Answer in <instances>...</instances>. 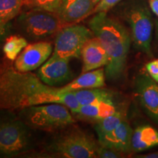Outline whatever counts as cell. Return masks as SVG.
Masks as SVG:
<instances>
[{"instance_id": "6da1fadb", "label": "cell", "mask_w": 158, "mask_h": 158, "mask_svg": "<svg viewBox=\"0 0 158 158\" xmlns=\"http://www.w3.org/2000/svg\"><path fill=\"white\" fill-rule=\"evenodd\" d=\"M51 102L64 105L71 112L80 106L73 92L48 86L30 72L13 68L0 70V109H24Z\"/></svg>"}, {"instance_id": "7402d4cb", "label": "cell", "mask_w": 158, "mask_h": 158, "mask_svg": "<svg viewBox=\"0 0 158 158\" xmlns=\"http://www.w3.org/2000/svg\"><path fill=\"white\" fill-rule=\"evenodd\" d=\"M62 0H27V2L35 8L56 13Z\"/></svg>"}, {"instance_id": "9c48e42d", "label": "cell", "mask_w": 158, "mask_h": 158, "mask_svg": "<svg viewBox=\"0 0 158 158\" xmlns=\"http://www.w3.org/2000/svg\"><path fill=\"white\" fill-rule=\"evenodd\" d=\"M135 91L145 113L158 124V83L149 74H140L135 80Z\"/></svg>"}, {"instance_id": "8fae6325", "label": "cell", "mask_w": 158, "mask_h": 158, "mask_svg": "<svg viewBox=\"0 0 158 158\" xmlns=\"http://www.w3.org/2000/svg\"><path fill=\"white\" fill-rule=\"evenodd\" d=\"M70 60L52 54L37 71V76L43 83L51 86L68 82L73 78L69 64Z\"/></svg>"}, {"instance_id": "7a4b0ae2", "label": "cell", "mask_w": 158, "mask_h": 158, "mask_svg": "<svg viewBox=\"0 0 158 158\" xmlns=\"http://www.w3.org/2000/svg\"><path fill=\"white\" fill-rule=\"evenodd\" d=\"M89 27L109 57L105 73L108 80L116 81L123 76L131 44V35L117 20L108 16L106 12L95 13Z\"/></svg>"}, {"instance_id": "5b68a950", "label": "cell", "mask_w": 158, "mask_h": 158, "mask_svg": "<svg viewBox=\"0 0 158 158\" xmlns=\"http://www.w3.org/2000/svg\"><path fill=\"white\" fill-rule=\"evenodd\" d=\"M98 144L88 134L80 130H73L54 139L48 150L67 158L98 157Z\"/></svg>"}, {"instance_id": "83f0119b", "label": "cell", "mask_w": 158, "mask_h": 158, "mask_svg": "<svg viewBox=\"0 0 158 158\" xmlns=\"http://www.w3.org/2000/svg\"><path fill=\"white\" fill-rule=\"evenodd\" d=\"M138 157H141V158H158V151L155 152L147 154V155L139 156Z\"/></svg>"}, {"instance_id": "cb8c5ba5", "label": "cell", "mask_w": 158, "mask_h": 158, "mask_svg": "<svg viewBox=\"0 0 158 158\" xmlns=\"http://www.w3.org/2000/svg\"><path fill=\"white\" fill-rule=\"evenodd\" d=\"M122 0H100L94 7L92 13L95 14L100 12H107L113 8L114 6L122 2Z\"/></svg>"}, {"instance_id": "ffe728a7", "label": "cell", "mask_w": 158, "mask_h": 158, "mask_svg": "<svg viewBox=\"0 0 158 158\" xmlns=\"http://www.w3.org/2000/svg\"><path fill=\"white\" fill-rule=\"evenodd\" d=\"M28 45L27 40L19 35H13L6 40L3 51L9 60L14 61Z\"/></svg>"}, {"instance_id": "44dd1931", "label": "cell", "mask_w": 158, "mask_h": 158, "mask_svg": "<svg viewBox=\"0 0 158 158\" xmlns=\"http://www.w3.org/2000/svg\"><path fill=\"white\" fill-rule=\"evenodd\" d=\"M27 0H0V21L9 22L19 14Z\"/></svg>"}, {"instance_id": "ac0fdd59", "label": "cell", "mask_w": 158, "mask_h": 158, "mask_svg": "<svg viewBox=\"0 0 158 158\" xmlns=\"http://www.w3.org/2000/svg\"><path fill=\"white\" fill-rule=\"evenodd\" d=\"M77 101L80 106L106 102L114 103V94L109 90L100 88L84 89L73 91Z\"/></svg>"}, {"instance_id": "5bb4252c", "label": "cell", "mask_w": 158, "mask_h": 158, "mask_svg": "<svg viewBox=\"0 0 158 158\" xmlns=\"http://www.w3.org/2000/svg\"><path fill=\"white\" fill-rule=\"evenodd\" d=\"M133 133V130L125 118L111 133L99 141V144L117 150L122 154L128 153L131 152Z\"/></svg>"}, {"instance_id": "30bf717a", "label": "cell", "mask_w": 158, "mask_h": 158, "mask_svg": "<svg viewBox=\"0 0 158 158\" xmlns=\"http://www.w3.org/2000/svg\"><path fill=\"white\" fill-rule=\"evenodd\" d=\"M52 50V45L45 41L27 45L15 60V68L20 72H31L46 62Z\"/></svg>"}, {"instance_id": "2e32d148", "label": "cell", "mask_w": 158, "mask_h": 158, "mask_svg": "<svg viewBox=\"0 0 158 158\" xmlns=\"http://www.w3.org/2000/svg\"><path fill=\"white\" fill-rule=\"evenodd\" d=\"M158 147V131L149 125L138 126L133 130L131 152H141Z\"/></svg>"}, {"instance_id": "d6986e66", "label": "cell", "mask_w": 158, "mask_h": 158, "mask_svg": "<svg viewBox=\"0 0 158 158\" xmlns=\"http://www.w3.org/2000/svg\"><path fill=\"white\" fill-rule=\"evenodd\" d=\"M125 118L126 114L123 110H116L111 115L97 122L94 128L98 135V141L111 133Z\"/></svg>"}, {"instance_id": "d4e9b609", "label": "cell", "mask_w": 158, "mask_h": 158, "mask_svg": "<svg viewBox=\"0 0 158 158\" xmlns=\"http://www.w3.org/2000/svg\"><path fill=\"white\" fill-rule=\"evenodd\" d=\"M146 70L148 74L158 83V59L153 60L146 65Z\"/></svg>"}, {"instance_id": "603a6c76", "label": "cell", "mask_w": 158, "mask_h": 158, "mask_svg": "<svg viewBox=\"0 0 158 158\" xmlns=\"http://www.w3.org/2000/svg\"><path fill=\"white\" fill-rule=\"evenodd\" d=\"M97 155L98 157L100 158H118L122 157V153L116 149L103 147L99 144L97 149Z\"/></svg>"}, {"instance_id": "3957f363", "label": "cell", "mask_w": 158, "mask_h": 158, "mask_svg": "<svg viewBox=\"0 0 158 158\" xmlns=\"http://www.w3.org/2000/svg\"><path fill=\"white\" fill-rule=\"evenodd\" d=\"M64 105L51 102L23 109L25 124L35 129L52 131L73 124L75 120Z\"/></svg>"}, {"instance_id": "ba28073f", "label": "cell", "mask_w": 158, "mask_h": 158, "mask_svg": "<svg viewBox=\"0 0 158 158\" xmlns=\"http://www.w3.org/2000/svg\"><path fill=\"white\" fill-rule=\"evenodd\" d=\"M30 137L24 122L17 119L0 120V155H16L27 151Z\"/></svg>"}, {"instance_id": "f1b7e54d", "label": "cell", "mask_w": 158, "mask_h": 158, "mask_svg": "<svg viewBox=\"0 0 158 158\" xmlns=\"http://www.w3.org/2000/svg\"><path fill=\"white\" fill-rule=\"evenodd\" d=\"M92 1H93V2H94V5H97V4H98V2H100V0H92Z\"/></svg>"}, {"instance_id": "7c38bea8", "label": "cell", "mask_w": 158, "mask_h": 158, "mask_svg": "<svg viewBox=\"0 0 158 158\" xmlns=\"http://www.w3.org/2000/svg\"><path fill=\"white\" fill-rule=\"evenodd\" d=\"M94 7L92 0H62L56 14L63 24H70L92 13Z\"/></svg>"}, {"instance_id": "52a82bcc", "label": "cell", "mask_w": 158, "mask_h": 158, "mask_svg": "<svg viewBox=\"0 0 158 158\" xmlns=\"http://www.w3.org/2000/svg\"><path fill=\"white\" fill-rule=\"evenodd\" d=\"M94 37L89 28L75 24L62 28L55 39L53 55L67 59L79 58L84 45Z\"/></svg>"}, {"instance_id": "4316f807", "label": "cell", "mask_w": 158, "mask_h": 158, "mask_svg": "<svg viewBox=\"0 0 158 158\" xmlns=\"http://www.w3.org/2000/svg\"><path fill=\"white\" fill-rule=\"evenodd\" d=\"M149 8L158 17V0H148Z\"/></svg>"}, {"instance_id": "4fadbf2b", "label": "cell", "mask_w": 158, "mask_h": 158, "mask_svg": "<svg viewBox=\"0 0 158 158\" xmlns=\"http://www.w3.org/2000/svg\"><path fill=\"white\" fill-rule=\"evenodd\" d=\"M83 67L81 73L106 66L109 57L100 41L94 36L89 40L81 51Z\"/></svg>"}, {"instance_id": "277c9868", "label": "cell", "mask_w": 158, "mask_h": 158, "mask_svg": "<svg viewBox=\"0 0 158 158\" xmlns=\"http://www.w3.org/2000/svg\"><path fill=\"white\" fill-rule=\"evenodd\" d=\"M123 16L130 26V35L135 48L151 56L153 22L149 7L139 2H134L126 7Z\"/></svg>"}, {"instance_id": "8992f818", "label": "cell", "mask_w": 158, "mask_h": 158, "mask_svg": "<svg viewBox=\"0 0 158 158\" xmlns=\"http://www.w3.org/2000/svg\"><path fill=\"white\" fill-rule=\"evenodd\" d=\"M18 21L23 32L34 40L51 36L58 32L63 25L56 13L35 7L22 13Z\"/></svg>"}, {"instance_id": "e0dca14e", "label": "cell", "mask_w": 158, "mask_h": 158, "mask_svg": "<svg viewBox=\"0 0 158 158\" xmlns=\"http://www.w3.org/2000/svg\"><path fill=\"white\" fill-rule=\"evenodd\" d=\"M116 110L114 103L106 102H100L98 103L80 106L72 111V114L77 117L86 120H99L106 116L111 115Z\"/></svg>"}, {"instance_id": "9a60e30c", "label": "cell", "mask_w": 158, "mask_h": 158, "mask_svg": "<svg viewBox=\"0 0 158 158\" xmlns=\"http://www.w3.org/2000/svg\"><path fill=\"white\" fill-rule=\"evenodd\" d=\"M106 73L103 68H98L81 73L80 76L73 80L66 86L61 87L62 92H73L84 89L100 88L106 85Z\"/></svg>"}, {"instance_id": "484cf974", "label": "cell", "mask_w": 158, "mask_h": 158, "mask_svg": "<svg viewBox=\"0 0 158 158\" xmlns=\"http://www.w3.org/2000/svg\"><path fill=\"white\" fill-rule=\"evenodd\" d=\"M9 33V22L0 21V41L6 38Z\"/></svg>"}]
</instances>
